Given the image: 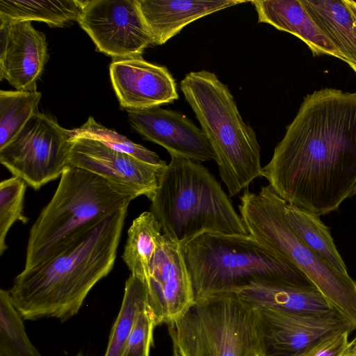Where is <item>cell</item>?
<instances>
[{"label": "cell", "instance_id": "cell-6", "mask_svg": "<svg viewBox=\"0 0 356 356\" xmlns=\"http://www.w3.org/2000/svg\"><path fill=\"white\" fill-rule=\"evenodd\" d=\"M180 88L213 149L229 196L236 195L262 177L254 131L243 121L228 87L214 73L191 72Z\"/></svg>", "mask_w": 356, "mask_h": 356}, {"label": "cell", "instance_id": "cell-10", "mask_svg": "<svg viewBox=\"0 0 356 356\" xmlns=\"http://www.w3.org/2000/svg\"><path fill=\"white\" fill-rule=\"evenodd\" d=\"M252 309L258 356H307L339 333L356 330L342 314L309 318L266 307Z\"/></svg>", "mask_w": 356, "mask_h": 356}, {"label": "cell", "instance_id": "cell-3", "mask_svg": "<svg viewBox=\"0 0 356 356\" xmlns=\"http://www.w3.org/2000/svg\"><path fill=\"white\" fill-rule=\"evenodd\" d=\"M180 244L195 302L254 284L317 289L292 263L250 235L207 232Z\"/></svg>", "mask_w": 356, "mask_h": 356}, {"label": "cell", "instance_id": "cell-2", "mask_svg": "<svg viewBox=\"0 0 356 356\" xmlns=\"http://www.w3.org/2000/svg\"><path fill=\"white\" fill-rule=\"evenodd\" d=\"M128 207L105 216L68 248L13 280L9 293L25 320L76 315L95 285L113 269Z\"/></svg>", "mask_w": 356, "mask_h": 356}, {"label": "cell", "instance_id": "cell-22", "mask_svg": "<svg viewBox=\"0 0 356 356\" xmlns=\"http://www.w3.org/2000/svg\"><path fill=\"white\" fill-rule=\"evenodd\" d=\"M86 1L0 0V21H39L51 26L78 22Z\"/></svg>", "mask_w": 356, "mask_h": 356}, {"label": "cell", "instance_id": "cell-29", "mask_svg": "<svg viewBox=\"0 0 356 356\" xmlns=\"http://www.w3.org/2000/svg\"><path fill=\"white\" fill-rule=\"evenodd\" d=\"M156 327L147 305L138 313L121 356H149Z\"/></svg>", "mask_w": 356, "mask_h": 356}, {"label": "cell", "instance_id": "cell-7", "mask_svg": "<svg viewBox=\"0 0 356 356\" xmlns=\"http://www.w3.org/2000/svg\"><path fill=\"white\" fill-rule=\"evenodd\" d=\"M286 202L270 186L246 189L238 210L250 236L299 268L356 327V281L337 271L298 237L285 216Z\"/></svg>", "mask_w": 356, "mask_h": 356}, {"label": "cell", "instance_id": "cell-32", "mask_svg": "<svg viewBox=\"0 0 356 356\" xmlns=\"http://www.w3.org/2000/svg\"><path fill=\"white\" fill-rule=\"evenodd\" d=\"M350 356H356V341H355V344L351 350Z\"/></svg>", "mask_w": 356, "mask_h": 356}, {"label": "cell", "instance_id": "cell-15", "mask_svg": "<svg viewBox=\"0 0 356 356\" xmlns=\"http://www.w3.org/2000/svg\"><path fill=\"white\" fill-rule=\"evenodd\" d=\"M45 35L31 21H0V79L18 90H36L48 60Z\"/></svg>", "mask_w": 356, "mask_h": 356}, {"label": "cell", "instance_id": "cell-28", "mask_svg": "<svg viewBox=\"0 0 356 356\" xmlns=\"http://www.w3.org/2000/svg\"><path fill=\"white\" fill-rule=\"evenodd\" d=\"M26 183L21 178L13 176L0 183V254L8 246L7 234L17 221L26 223L29 218L24 215V200Z\"/></svg>", "mask_w": 356, "mask_h": 356}, {"label": "cell", "instance_id": "cell-23", "mask_svg": "<svg viewBox=\"0 0 356 356\" xmlns=\"http://www.w3.org/2000/svg\"><path fill=\"white\" fill-rule=\"evenodd\" d=\"M284 211L293 231L310 250L337 271L349 275L329 228L319 216L287 202Z\"/></svg>", "mask_w": 356, "mask_h": 356}, {"label": "cell", "instance_id": "cell-13", "mask_svg": "<svg viewBox=\"0 0 356 356\" xmlns=\"http://www.w3.org/2000/svg\"><path fill=\"white\" fill-rule=\"evenodd\" d=\"M155 325L170 324L195 302L181 244L163 234L145 283Z\"/></svg>", "mask_w": 356, "mask_h": 356}, {"label": "cell", "instance_id": "cell-14", "mask_svg": "<svg viewBox=\"0 0 356 356\" xmlns=\"http://www.w3.org/2000/svg\"><path fill=\"white\" fill-rule=\"evenodd\" d=\"M127 114L131 126L145 140L164 147L171 158L199 163L214 160L204 132L187 116L160 106L127 110Z\"/></svg>", "mask_w": 356, "mask_h": 356}, {"label": "cell", "instance_id": "cell-16", "mask_svg": "<svg viewBox=\"0 0 356 356\" xmlns=\"http://www.w3.org/2000/svg\"><path fill=\"white\" fill-rule=\"evenodd\" d=\"M109 73L120 105L127 110L159 106L178 99L176 83L168 70L142 56L113 60Z\"/></svg>", "mask_w": 356, "mask_h": 356}, {"label": "cell", "instance_id": "cell-4", "mask_svg": "<svg viewBox=\"0 0 356 356\" xmlns=\"http://www.w3.org/2000/svg\"><path fill=\"white\" fill-rule=\"evenodd\" d=\"M136 197L102 177L68 166L33 224L24 270L40 266L72 245L99 220Z\"/></svg>", "mask_w": 356, "mask_h": 356}, {"label": "cell", "instance_id": "cell-9", "mask_svg": "<svg viewBox=\"0 0 356 356\" xmlns=\"http://www.w3.org/2000/svg\"><path fill=\"white\" fill-rule=\"evenodd\" d=\"M71 131L38 111L3 148L0 162L35 190L61 177L69 166Z\"/></svg>", "mask_w": 356, "mask_h": 356}, {"label": "cell", "instance_id": "cell-33", "mask_svg": "<svg viewBox=\"0 0 356 356\" xmlns=\"http://www.w3.org/2000/svg\"><path fill=\"white\" fill-rule=\"evenodd\" d=\"M350 67L356 72V63L347 62Z\"/></svg>", "mask_w": 356, "mask_h": 356}, {"label": "cell", "instance_id": "cell-11", "mask_svg": "<svg viewBox=\"0 0 356 356\" xmlns=\"http://www.w3.org/2000/svg\"><path fill=\"white\" fill-rule=\"evenodd\" d=\"M96 49L119 60L142 56L154 45L138 0H89L77 22Z\"/></svg>", "mask_w": 356, "mask_h": 356}, {"label": "cell", "instance_id": "cell-34", "mask_svg": "<svg viewBox=\"0 0 356 356\" xmlns=\"http://www.w3.org/2000/svg\"><path fill=\"white\" fill-rule=\"evenodd\" d=\"M76 356H85V355L82 353H79Z\"/></svg>", "mask_w": 356, "mask_h": 356}, {"label": "cell", "instance_id": "cell-5", "mask_svg": "<svg viewBox=\"0 0 356 356\" xmlns=\"http://www.w3.org/2000/svg\"><path fill=\"white\" fill-rule=\"evenodd\" d=\"M150 211L163 234L179 243L207 232L249 235L216 177L186 159L172 157L163 168Z\"/></svg>", "mask_w": 356, "mask_h": 356}, {"label": "cell", "instance_id": "cell-31", "mask_svg": "<svg viewBox=\"0 0 356 356\" xmlns=\"http://www.w3.org/2000/svg\"><path fill=\"white\" fill-rule=\"evenodd\" d=\"M346 3L349 7L350 10H351L352 13L353 14L354 17L356 19V1L353 0H344Z\"/></svg>", "mask_w": 356, "mask_h": 356}, {"label": "cell", "instance_id": "cell-1", "mask_svg": "<svg viewBox=\"0 0 356 356\" xmlns=\"http://www.w3.org/2000/svg\"><path fill=\"white\" fill-rule=\"evenodd\" d=\"M262 177L286 202L319 216L355 195L356 92L307 95Z\"/></svg>", "mask_w": 356, "mask_h": 356}, {"label": "cell", "instance_id": "cell-19", "mask_svg": "<svg viewBox=\"0 0 356 356\" xmlns=\"http://www.w3.org/2000/svg\"><path fill=\"white\" fill-rule=\"evenodd\" d=\"M236 294L252 308L266 307L309 318H325L342 314L317 289L254 284L241 290Z\"/></svg>", "mask_w": 356, "mask_h": 356}, {"label": "cell", "instance_id": "cell-27", "mask_svg": "<svg viewBox=\"0 0 356 356\" xmlns=\"http://www.w3.org/2000/svg\"><path fill=\"white\" fill-rule=\"evenodd\" d=\"M71 134L97 140L109 148L131 155L142 161L153 165H166L157 154L141 145L135 143L118 132L108 129L90 116L79 128L70 129Z\"/></svg>", "mask_w": 356, "mask_h": 356}, {"label": "cell", "instance_id": "cell-24", "mask_svg": "<svg viewBox=\"0 0 356 356\" xmlns=\"http://www.w3.org/2000/svg\"><path fill=\"white\" fill-rule=\"evenodd\" d=\"M147 305L145 284L130 274L124 286L121 307L112 327L104 356H121L138 313Z\"/></svg>", "mask_w": 356, "mask_h": 356}, {"label": "cell", "instance_id": "cell-25", "mask_svg": "<svg viewBox=\"0 0 356 356\" xmlns=\"http://www.w3.org/2000/svg\"><path fill=\"white\" fill-rule=\"evenodd\" d=\"M41 97L37 90H0V149L12 140L38 111Z\"/></svg>", "mask_w": 356, "mask_h": 356}, {"label": "cell", "instance_id": "cell-12", "mask_svg": "<svg viewBox=\"0 0 356 356\" xmlns=\"http://www.w3.org/2000/svg\"><path fill=\"white\" fill-rule=\"evenodd\" d=\"M166 165L150 164L97 140L72 135L69 166L97 174L136 197L145 195L151 201Z\"/></svg>", "mask_w": 356, "mask_h": 356}, {"label": "cell", "instance_id": "cell-20", "mask_svg": "<svg viewBox=\"0 0 356 356\" xmlns=\"http://www.w3.org/2000/svg\"><path fill=\"white\" fill-rule=\"evenodd\" d=\"M301 1L344 61L356 63V19L345 1Z\"/></svg>", "mask_w": 356, "mask_h": 356}, {"label": "cell", "instance_id": "cell-8", "mask_svg": "<svg viewBox=\"0 0 356 356\" xmlns=\"http://www.w3.org/2000/svg\"><path fill=\"white\" fill-rule=\"evenodd\" d=\"M168 326L177 356H258L252 309L235 293L195 302Z\"/></svg>", "mask_w": 356, "mask_h": 356}, {"label": "cell", "instance_id": "cell-18", "mask_svg": "<svg viewBox=\"0 0 356 356\" xmlns=\"http://www.w3.org/2000/svg\"><path fill=\"white\" fill-rule=\"evenodd\" d=\"M258 22L272 25L302 40L314 56L330 55L345 60L343 54L316 24L301 0L251 1Z\"/></svg>", "mask_w": 356, "mask_h": 356}, {"label": "cell", "instance_id": "cell-30", "mask_svg": "<svg viewBox=\"0 0 356 356\" xmlns=\"http://www.w3.org/2000/svg\"><path fill=\"white\" fill-rule=\"evenodd\" d=\"M351 332L345 331L325 341L307 356H350L356 337L349 341Z\"/></svg>", "mask_w": 356, "mask_h": 356}, {"label": "cell", "instance_id": "cell-17", "mask_svg": "<svg viewBox=\"0 0 356 356\" xmlns=\"http://www.w3.org/2000/svg\"><path fill=\"white\" fill-rule=\"evenodd\" d=\"M154 45H162L188 24L243 0H138Z\"/></svg>", "mask_w": 356, "mask_h": 356}, {"label": "cell", "instance_id": "cell-26", "mask_svg": "<svg viewBox=\"0 0 356 356\" xmlns=\"http://www.w3.org/2000/svg\"><path fill=\"white\" fill-rule=\"evenodd\" d=\"M9 291H0V356H42L30 341Z\"/></svg>", "mask_w": 356, "mask_h": 356}, {"label": "cell", "instance_id": "cell-21", "mask_svg": "<svg viewBox=\"0 0 356 356\" xmlns=\"http://www.w3.org/2000/svg\"><path fill=\"white\" fill-rule=\"evenodd\" d=\"M162 236L161 226L151 211L140 213L128 229L122 259L131 274L144 284Z\"/></svg>", "mask_w": 356, "mask_h": 356}]
</instances>
